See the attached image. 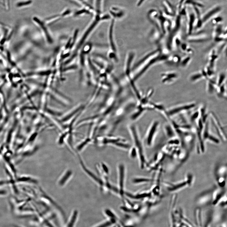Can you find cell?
I'll return each instance as SVG.
<instances>
[{
  "label": "cell",
  "instance_id": "cell-19",
  "mask_svg": "<svg viewBox=\"0 0 227 227\" xmlns=\"http://www.w3.org/2000/svg\"><path fill=\"white\" fill-rule=\"evenodd\" d=\"M149 180L146 179H135V182L136 183H139V182H147V181H149Z\"/></svg>",
  "mask_w": 227,
  "mask_h": 227
},
{
  "label": "cell",
  "instance_id": "cell-15",
  "mask_svg": "<svg viewBox=\"0 0 227 227\" xmlns=\"http://www.w3.org/2000/svg\"><path fill=\"white\" fill-rule=\"evenodd\" d=\"M190 60V57H187L185 59H184L182 62V65L183 67L185 66L186 65L188 64Z\"/></svg>",
  "mask_w": 227,
  "mask_h": 227
},
{
  "label": "cell",
  "instance_id": "cell-11",
  "mask_svg": "<svg viewBox=\"0 0 227 227\" xmlns=\"http://www.w3.org/2000/svg\"><path fill=\"white\" fill-rule=\"evenodd\" d=\"M204 77L202 73H197L191 76L190 80L192 81H196L202 79Z\"/></svg>",
  "mask_w": 227,
  "mask_h": 227
},
{
  "label": "cell",
  "instance_id": "cell-12",
  "mask_svg": "<svg viewBox=\"0 0 227 227\" xmlns=\"http://www.w3.org/2000/svg\"><path fill=\"white\" fill-rule=\"evenodd\" d=\"M67 173L66 174L64 175V177L61 179V180H60L59 182L60 185H63L66 182L68 179L69 178L70 175L71 174V173L70 171H68Z\"/></svg>",
  "mask_w": 227,
  "mask_h": 227
},
{
  "label": "cell",
  "instance_id": "cell-23",
  "mask_svg": "<svg viewBox=\"0 0 227 227\" xmlns=\"http://www.w3.org/2000/svg\"><path fill=\"white\" fill-rule=\"evenodd\" d=\"M131 227V226H126V227Z\"/></svg>",
  "mask_w": 227,
  "mask_h": 227
},
{
  "label": "cell",
  "instance_id": "cell-9",
  "mask_svg": "<svg viewBox=\"0 0 227 227\" xmlns=\"http://www.w3.org/2000/svg\"><path fill=\"white\" fill-rule=\"evenodd\" d=\"M111 12L112 16L114 18H119L118 15H119V17H122V15H123L122 11L120 9L117 8H112L111 9Z\"/></svg>",
  "mask_w": 227,
  "mask_h": 227
},
{
  "label": "cell",
  "instance_id": "cell-1",
  "mask_svg": "<svg viewBox=\"0 0 227 227\" xmlns=\"http://www.w3.org/2000/svg\"><path fill=\"white\" fill-rule=\"evenodd\" d=\"M223 7L220 5L215 6L210 9L209 11L205 12L201 17V20L203 24L206 23L209 21L214 18L216 15L221 12Z\"/></svg>",
  "mask_w": 227,
  "mask_h": 227
},
{
  "label": "cell",
  "instance_id": "cell-20",
  "mask_svg": "<svg viewBox=\"0 0 227 227\" xmlns=\"http://www.w3.org/2000/svg\"><path fill=\"white\" fill-rule=\"evenodd\" d=\"M131 154V156L132 157L134 158L135 157V156H136V149L135 148H133V149Z\"/></svg>",
  "mask_w": 227,
  "mask_h": 227
},
{
  "label": "cell",
  "instance_id": "cell-22",
  "mask_svg": "<svg viewBox=\"0 0 227 227\" xmlns=\"http://www.w3.org/2000/svg\"><path fill=\"white\" fill-rule=\"evenodd\" d=\"M114 227H121V226L117 224L114 226Z\"/></svg>",
  "mask_w": 227,
  "mask_h": 227
},
{
  "label": "cell",
  "instance_id": "cell-7",
  "mask_svg": "<svg viewBox=\"0 0 227 227\" xmlns=\"http://www.w3.org/2000/svg\"><path fill=\"white\" fill-rule=\"evenodd\" d=\"M105 213L109 220L117 222L118 220L116 215L109 209H106L105 211Z\"/></svg>",
  "mask_w": 227,
  "mask_h": 227
},
{
  "label": "cell",
  "instance_id": "cell-10",
  "mask_svg": "<svg viewBox=\"0 0 227 227\" xmlns=\"http://www.w3.org/2000/svg\"><path fill=\"white\" fill-rule=\"evenodd\" d=\"M116 223V221L109 219V220L106 221L97 227H110L113 225L115 224Z\"/></svg>",
  "mask_w": 227,
  "mask_h": 227
},
{
  "label": "cell",
  "instance_id": "cell-14",
  "mask_svg": "<svg viewBox=\"0 0 227 227\" xmlns=\"http://www.w3.org/2000/svg\"><path fill=\"white\" fill-rule=\"evenodd\" d=\"M185 1L186 0H179L177 7L176 11L177 12L181 11L184 6V3Z\"/></svg>",
  "mask_w": 227,
  "mask_h": 227
},
{
  "label": "cell",
  "instance_id": "cell-13",
  "mask_svg": "<svg viewBox=\"0 0 227 227\" xmlns=\"http://www.w3.org/2000/svg\"><path fill=\"white\" fill-rule=\"evenodd\" d=\"M225 75L224 74L222 73L220 75L218 81L216 83L217 86L219 87L223 84V82L225 80Z\"/></svg>",
  "mask_w": 227,
  "mask_h": 227
},
{
  "label": "cell",
  "instance_id": "cell-18",
  "mask_svg": "<svg viewBox=\"0 0 227 227\" xmlns=\"http://www.w3.org/2000/svg\"><path fill=\"white\" fill-rule=\"evenodd\" d=\"M31 3V2L30 1L23 3H21L18 4L17 6L19 7H22L26 6V5L29 4Z\"/></svg>",
  "mask_w": 227,
  "mask_h": 227
},
{
  "label": "cell",
  "instance_id": "cell-16",
  "mask_svg": "<svg viewBox=\"0 0 227 227\" xmlns=\"http://www.w3.org/2000/svg\"><path fill=\"white\" fill-rule=\"evenodd\" d=\"M223 21V19L221 18L218 17L217 18H215L213 21V23L214 24L217 25Z\"/></svg>",
  "mask_w": 227,
  "mask_h": 227
},
{
  "label": "cell",
  "instance_id": "cell-5",
  "mask_svg": "<svg viewBox=\"0 0 227 227\" xmlns=\"http://www.w3.org/2000/svg\"><path fill=\"white\" fill-rule=\"evenodd\" d=\"M15 179V182L18 183H37V181L33 177L28 175H23Z\"/></svg>",
  "mask_w": 227,
  "mask_h": 227
},
{
  "label": "cell",
  "instance_id": "cell-6",
  "mask_svg": "<svg viewBox=\"0 0 227 227\" xmlns=\"http://www.w3.org/2000/svg\"><path fill=\"white\" fill-rule=\"evenodd\" d=\"M216 177H224L226 178L227 168L225 165L219 166L216 170Z\"/></svg>",
  "mask_w": 227,
  "mask_h": 227
},
{
  "label": "cell",
  "instance_id": "cell-4",
  "mask_svg": "<svg viewBox=\"0 0 227 227\" xmlns=\"http://www.w3.org/2000/svg\"><path fill=\"white\" fill-rule=\"evenodd\" d=\"M163 81L165 83H171L176 80L178 75L175 72H169L162 75Z\"/></svg>",
  "mask_w": 227,
  "mask_h": 227
},
{
  "label": "cell",
  "instance_id": "cell-17",
  "mask_svg": "<svg viewBox=\"0 0 227 227\" xmlns=\"http://www.w3.org/2000/svg\"><path fill=\"white\" fill-rule=\"evenodd\" d=\"M9 185L8 180H0V187Z\"/></svg>",
  "mask_w": 227,
  "mask_h": 227
},
{
  "label": "cell",
  "instance_id": "cell-2",
  "mask_svg": "<svg viewBox=\"0 0 227 227\" xmlns=\"http://www.w3.org/2000/svg\"><path fill=\"white\" fill-rule=\"evenodd\" d=\"M195 106V105L194 103H192L175 107L168 111L167 112V115L169 117L172 116L182 112L192 109Z\"/></svg>",
  "mask_w": 227,
  "mask_h": 227
},
{
  "label": "cell",
  "instance_id": "cell-8",
  "mask_svg": "<svg viewBox=\"0 0 227 227\" xmlns=\"http://www.w3.org/2000/svg\"><path fill=\"white\" fill-rule=\"evenodd\" d=\"M166 133L167 136L170 138H173L175 135L174 131L173 128L172 126L170 125H168L166 126L165 128Z\"/></svg>",
  "mask_w": 227,
  "mask_h": 227
},
{
  "label": "cell",
  "instance_id": "cell-21",
  "mask_svg": "<svg viewBox=\"0 0 227 227\" xmlns=\"http://www.w3.org/2000/svg\"><path fill=\"white\" fill-rule=\"evenodd\" d=\"M146 1V0H139L138 2L137 6L138 7L141 6Z\"/></svg>",
  "mask_w": 227,
  "mask_h": 227
},
{
  "label": "cell",
  "instance_id": "cell-3",
  "mask_svg": "<svg viewBox=\"0 0 227 227\" xmlns=\"http://www.w3.org/2000/svg\"><path fill=\"white\" fill-rule=\"evenodd\" d=\"M159 123L158 121L154 122L149 128L147 133V142L148 145H151L154 136L157 130Z\"/></svg>",
  "mask_w": 227,
  "mask_h": 227
}]
</instances>
